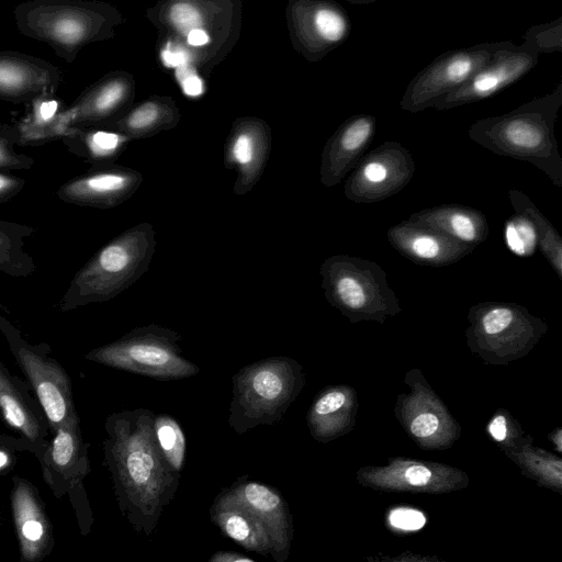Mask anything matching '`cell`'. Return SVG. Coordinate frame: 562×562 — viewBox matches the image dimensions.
Segmentation results:
<instances>
[{"mask_svg":"<svg viewBox=\"0 0 562 562\" xmlns=\"http://www.w3.org/2000/svg\"><path fill=\"white\" fill-rule=\"evenodd\" d=\"M505 243L517 256L530 257L538 248L537 235L530 220L520 213H514L505 222Z\"/></svg>","mask_w":562,"mask_h":562,"instance_id":"8d00e7d4","label":"cell"},{"mask_svg":"<svg viewBox=\"0 0 562 562\" xmlns=\"http://www.w3.org/2000/svg\"><path fill=\"white\" fill-rule=\"evenodd\" d=\"M508 198L515 213L524 214L532 223L538 248L558 279L562 280V238L558 231L525 193L512 189L508 191Z\"/></svg>","mask_w":562,"mask_h":562,"instance_id":"f546056e","label":"cell"},{"mask_svg":"<svg viewBox=\"0 0 562 562\" xmlns=\"http://www.w3.org/2000/svg\"><path fill=\"white\" fill-rule=\"evenodd\" d=\"M217 499L238 505L265 526L274 547V559L286 557L291 525L286 505L278 491L259 482L237 483Z\"/></svg>","mask_w":562,"mask_h":562,"instance_id":"d6986e66","label":"cell"},{"mask_svg":"<svg viewBox=\"0 0 562 562\" xmlns=\"http://www.w3.org/2000/svg\"><path fill=\"white\" fill-rule=\"evenodd\" d=\"M153 429L160 454L175 472H179L184 462L187 447L181 425L173 416L160 413L154 416Z\"/></svg>","mask_w":562,"mask_h":562,"instance_id":"d6a6232c","label":"cell"},{"mask_svg":"<svg viewBox=\"0 0 562 562\" xmlns=\"http://www.w3.org/2000/svg\"><path fill=\"white\" fill-rule=\"evenodd\" d=\"M548 439L554 445L558 452H562V428L555 427L549 435Z\"/></svg>","mask_w":562,"mask_h":562,"instance_id":"bcb514c9","label":"cell"},{"mask_svg":"<svg viewBox=\"0 0 562 562\" xmlns=\"http://www.w3.org/2000/svg\"><path fill=\"white\" fill-rule=\"evenodd\" d=\"M207 562H255L237 552L220 551L211 557Z\"/></svg>","mask_w":562,"mask_h":562,"instance_id":"f6af8a7d","label":"cell"},{"mask_svg":"<svg viewBox=\"0 0 562 562\" xmlns=\"http://www.w3.org/2000/svg\"><path fill=\"white\" fill-rule=\"evenodd\" d=\"M486 432L504 453L516 450L527 438L519 422L504 408H497L486 424Z\"/></svg>","mask_w":562,"mask_h":562,"instance_id":"e575fe53","label":"cell"},{"mask_svg":"<svg viewBox=\"0 0 562 562\" xmlns=\"http://www.w3.org/2000/svg\"><path fill=\"white\" fill-rule=\"evenodd\" d=\"M59 102L52 94L33 100L32 112L21 126V137L35 142L50 137L52 127L59 114Z\"/></svg>","mask_w":562,"mask_h":562,"instance_id":"836d02e7","label":"cell"},{"mask_svg":"<svg viewBox=\"0 0 562 562\" xmlns=\"http://www.w3.org/2000/svg\"><path fill=\"white\" fill-rule=\"evenodd\" d=\"M40 460L45 474L50 477L82 476L88 470V456L80 422L59 427L53 434Z\"/></svg>","mask_w":562,"mask_h":562,"instance_id":"d4e9b609","label":"cell"},{"mask_svg":"<svg viewBox=\"0 0 562 562\" xmlns=\"http://www.w3.org/2000/svg\"><path fill=\"white\" fill-rule=\"evenodd\" d=\"M359 484L376 491L443 494L462 490L468 474L459 468L404 457L389 458L386 465H366L356 473Z\"/></svg>","mask_w":562,"mask_h":562,"instance_id":"7c38bea8","label":"cell"},{"mask_svg":"<svg viewBox=\"0 0 562 562\" xmlns=\"http://www.w3.org/2000/svg\"><path fill=\"white\" fill-rule=\"evenodd\" d=\"M415 169L407 148L396 140H385L361 157L345 182L344 193L355 203L381 202L404 189Z\"/></svg>","mask_w":562,"mask_h":562,"instance_id":"4fadbf2b","label":"cell"},{"mask_svg":"<svg viewBox=\"0 0 562 562\" xmlns=\"http://www.w3.org/2000/svg\"><path fill=\"white\" fill-rule=\"evenodd\" d=\"M538 60L539 56L522 44L505 41L485 66L460 88L438 101L434 108L445 111L488 99L521 79Z\"/></svg>","mask_w":562,"mask_h":562,"instance_id":"5bb4252c","label":"cell"},{"mask_svg":"<svg viewBox=\"0 0 562 562\" xmlns=\"http://www.w3.org/2000/svg\"><path fill=\"white\" fill-rule=\"evenodd\" d=\"M521 44L538 56L542 53H561L562 16L548 23L532 25L525 33Z\"/></svg>","mask_w":562,"mask_h":562,"instance_id":"74e56055","label":"cell"},{"mask_svg":"<svg viewBox=\"0 0 562 562\" xmlns=\"http://www.w3.org/2000/svg\"><path fill=\"white\" fill-rule=\"evenodd\" d=\"M181 335L151 323L86 353L88 361L158 381L195 376L200 368L188 360L178 341Z\"/></svg>","mask_w":562,"mask_h":562,"instance_id":"ba28073f","label":"cell"},{"mask_svg":"<svg viewBox=\"0 0 562 562\" xmlns=\"http://www.w3.org/2000/svg\"><path fill=\"white\" fill-rule=\"evenodd\" d=\"M133 79L124 72L111 74L91 86L72 105L60 111L50 137L72 136L78 126L101 123L117 114L132 99Z\"/></svg>","mask_w":562,"mask_h":562,"instance_id":"2e32d148","label":"cell"},{"mask_svg":"<svg viewBox=\"0 0 562 562\" xmlns=\"http://www.w3.org/2000/svg\"><path fill=\"white\" fill-rule=\"evenodd\" d=\"M321 286L330 306L352 324L376 322L402 312L385 271L374 261L349 255H334L319 267Z\"/></svg>","mask_w":562,"mask_h":562,"instance_id":"8992f818","label":"cell"},{"mask_svg":"<svg viewBox=\"0 0 562 562\" xmlns=\"http://www.w3.org/2000/svg\"><path fill=\"white\" fill-rule=\"evenodd\" d=\"M2 310H4V311H5V308L3 307V305L0 303V311H2Z\"/></svg>","mask_w":562,"mask_h":562,"instance_id":"7dc6e473","label":"cell"},{"mask_svg":"<svg viewBox=\"0 0 562 562\" xmlns=\"http://www.w3.org/2000/svg\"><path fill=\"white\" fill-rule=\"evenodd\" d=\"M74 135L80 136V142L88 158L94 160H105L114 157L130 140L124 134L108 130H89L86 132L78 130Z\"/></svg>","mask_w":562,"mask_h":562,"instance_id":"d590c367","label":"cell"},{"mask_svg":"<svg viewBox=\"0 0 562 562\" xmlns=\"http://www.w3.org/2000/svg\"><path fill=\"white\" fill-rule=\"evenodd\" d=\"M15 16L22 33L47 43L68 61L85 45L108 37L120 18L103 3L74 0L23 3Z\"/></svg>","mask_w":562,"mask_h":562,"instance_id":"5b68a950","label":"cell"},{"mask_svg":"<svg viewBox=\"0 0 562 562\" xmlns=\"http://www.w3.org/2000/svg\"><path fill=\"white\" fill-rule=\"evenodd\" d=\"M368 562H445L434 555H423L417 553H402L396 557H385L381 559L370 560Z\"/></svg>","mask_w":562,"mask_h":562,"instance_id":"ee69618b","label":"cell"},{"mask_svg":"<svg viewBox=\"0 0 562 562\" xmlns=\"http://www.w3.org/2000/svg\"><path fill=\"white\" fill-rule=\"evenodd\" d=\"M359 401L348 384L323 387L313 398L306 423L312 437L323 443L348 435L356 426Z\"/></svg>","mask_w":562,"mask_h":562,"instance_id":"44dd1931","label":"cell"},{"mask_svg":"<svg viewBox=\"0 0 562 562\" xmlns=\"http://www.w3.org/2000/svg\"><path fill=\"white\" fill-rule=\"evenodd\" d=\"M376 119L356 114L344 121L324 146L321 180L333 187L357 166L375 134Z\"/></svg>","mask_w":562,"mask_h":562,"instance_id":"ffe728a7","label":"cell"},{"mask_svg":"<svg viewBox=\"0 0 562 562\" xmlns=\"http://www.w3.org/2000/svg\"><path fill=\"white\" fill-rule=\"evenodd\" d=\"M268 143L263 123L250 119L236 124L228 145V158L239 169L237 186L240 188L248 189L260 175Z\"/></svg>","mask_w":562,"mask_h":562,"instance_id":"484cf974","label":"cell"},{"mask_svg":"<svg viewBox=\"0 0 562 562\" xmlns=\"http://www.w3.org/2000/svg\"><path fill=\"white\" fill-rule=\"evenodd\" d=\"M13 140L0 133V169L1 168H29L33 160L20 155L12 147Z\"/></svg>","mask_w":562,"mask_h":562,"instance_id":"ab89813d","label":"cell"},{"mask_svg":"<svg viewBox=\"0 0 562 562\" xmlns=\"http://www.w3.org/2000/svg\"><path fill=\"white\" fill-rule=\"evenodd\" d=\"M177 78L179 80L182 91L188 97H199L204 91V86L198 70L192 66H184L176 69Z\"/></svg>","mask_w":562,"mask_h":562,"instance_id":"60d3db41","label":"cell"},{"mask_svg":"<svg viewBox=\"0 0 562 562\" xmlns=\"http://www.w3.org/2000/svg\"><path fill=\"white\" fill-rule=\"evenodd\" d=\"M22 186L23 181L21 179L0 172V203L18 193Z\"/></svg>","mask_w":562,"mask_h":562,"instance_id":"7bdbcfd3","label":"cell"},{"mask_svg":"<svg viewBox=\"0 0 562 562\" xmlns=\"http://www.w3.org/2000/svg\"><path fill=\"white\" fill-rule=\"evenodd\" d=\"M389 524L391 527L403 531H413L420 529L426 518L424 514L414 508H394L389 513Z\"/></svg>","mask_w":562,"mask_h":562,"instance_id":"f35d334b","label":"cell"},{"mask_svg":"<svg viewBox=\"0 0 562 562\" xmlns=\"http://www.w3.org/2000/svg\"><path fill=\"white\" fill-rule=\"evenodd\" d=\"M26 228L0 222V272L11 277H27L35 271V263L22 248Z\"/></svg>","mask_w":562,"mask_h":562,"instance_id":"1f68e13d","label":"cell"},{"mask_svg":"<svg viewBox=\"0 0 562 562\" xmlns=\"http://www.w3.org/2000/svg\"><path fill=\"white\" fill-rule=\"evenodd\" d=\"M179 113L169 98H150L109 126L130 139L169 128L178 121Z\"/></svg>","mask_w":562,"mask_h":562,"instance_id":"83f0119b","label":"cell"},{"mask_svg":"<svg viewBox=\"0 0 562 562\" xmlns=\"http://www.w3.org/2000/svg\"><path fill=\"white\" fill-rule=\"evenodd\" d=\"M16 486L19 487L14 497L16 529L24 554L33 557L45 543L46 524L37 503L30 491L24 488L25 483H19Z\"/></svg>","mask_w":562,"mask_h":562,"instance_id":"4dcf8cb0","label":"cell"},{"mask_svg":"<svg viewBox=\"0 0 562 562\" xmlns=\"http://www.w3.org/2000/svg\"><path fill=\"white\" fill-rule=\"evenodd\" d=\"M0 417L14 431L24 450L40 459L48 443L45 415L30 386L0 361Z\"/></svg>","mask_w":562,"mask_h":562,"instance_id":"e0dca14e","label":"cell"},{"mask_svg":"<svg viewBox=\"0 0 562 562\" xmlns=\"http://www.w3.org/2000/svg\"><path fill=\"white\" fill-rule=\"evenodd\" d=\"M60 81L46 61L19 53H0V98L22 101L53 94Z\"/></svg>","mask_w":562,"mask_h":562,"instance_id":"7402d4cb","label":"cell"},{"mask_svg":"<svg viewBox=\"0 0 562 562\" xmlns=\"http://www.w3.org/2000/svg\"><path fill=\"white\" fill-rule=\"evenodd\" d=\"M232 383L228 424L241 435L279 423L302 392L306 378L295 359L272 356L240 368Z\"/></svg>","mask_w":562,"mask_h":562,"instance_id":"277c9868","label":"cell"},{"mask_svg":"<svg viewBox=\"0 0 562 562\" xmlns=\"http://www.w3.org/2000/svg\"><path fill=\"white\" fill-rule=\"evenodd\" d=\"M505 42H485L447 50L418 71L407 85L401 109L418 113L465 83L485 66Z\"/></svg>","mask_w":562,"mask_h":562,"instance_id":"8fae6325","label":"cell"},{"mask_svg":"<svg viewBox=\"0 0 562 562\" xmlns=\"http://www.w3.org/2000/svg\"><path fill=\"white\" fill-rule=\"evenodd\" d=\"M291 20L295 45L310 61L340 46L351 31L347 12L333 1H299L291 9Z\"/></svg>","mask_w":562,"mask_h":562,"instance_id":"9a60e30c","label":"cell"},{"mask_svg":"<svg viewBox=\"0 0 562 562\" xmlns=\"http://www.w3.org/2000/svg\"><path fill=\"white\" fill-rule=\"evenodd\" d=\"M521 471L541 486L562 492V459L548 450L533 446V437L514 451L505 453Z\"/></svg>","mask_w":562,"mask_h":562,"instance_id":"f1b7e54d","label":"cell"},{"mask_svg":"<svg viewBox=\"0 0 562 562\" xmlns=\"http://www.w3.org/2000/svg\"><path fill=\"white\" fill-rule=\"evenodd\" d=\"M18 450H24V448L16 437L0 435V473L13 465Z\"/></svg>","mask_w":562,"mask_h":562,"instance_id":"b9f144b4","label":"cell"},{"mask_svg":"<svg viewBox=\"0 0 562 562\" xmlns=\"http://www.w3.org/2000/svg\"><path fill=\"white\" fill-rule=\"evenodd\" d=\"M407 393L396 396L394 416L406 435L423 450H447L461 436V425L418 368L409 369Z\"/></svg>","mask_w":562,"mask_h":562,"instance_id":"30bf717a","label":"cell"},{"mask_svg":"<svg viewBox=\"0 0 562 562\" xmlns=\"http://www.w3.org/2000/svg\"><path fill=\"white\" fill-rule=\"evenodd\" d=\"M211 515L222 532L245 549L274 554L272 540L265 526L243 507L217 499Z\"/></svg>","mask_w":562,"mask_h":562,"instance_id":"4316f807","label":"cell"},{"mask_svg":"<svg viewBox=\"0 0 562 562\" xmlns=\"http://www.w3.org/2000/svg\"><path fill=\"white\" fill-rule=\"evenodd\" d=\"M467 319L468 348L493 366H508L526 357L548 330L542 318L512 302H480L470 307Z\"/></svg>","mask_w":562,"mask_h":562,"instance_id":"52a82bcc","label":"cell"},{"mask_svg":"<svg viewBox=\"0 0 562 562\" xmlns=\"http://www.w3.org/2000/svg\"><path fill=\"white\" fill-rule=\"evenodd\" d=\"M0 333L38 402L50 434L64 425L80 422L74 402L70 376L65 368L49 356L50 348L45 344L32 345L25 340L1 311Z\"/></svg>","mask_w":562,"mask_h":562,"instance_id":"9c48e42d","label":"cell"},{"mask_svg":"<svg viewBox=\"0 0 562 562\" xmlns=\"http://www.w3.org/2000/svg\"><path fill=\"white\" fill-rule=\"evenodd\" d=\"M139 181V175L128 169H102L69 180L58 196L68 203L109 207L127 199Z\"/></svg>","mask_w":562,"mask_h":562,"instance_id":"603a6c76","label":"cell"},{"mask_svg":"<svg viewBox=\"0 0 562 562\" xmlns=\"http://www.w3.org/2000/svg\"><path fill=\"white\" fill-rule=\"evenodd\" d=\"M154 412L124 409L110 414L104 424L106 462L128 499L153 515L173 483V470L160 454L154 437Z\"/></svg>","mask_w":562,"mask_h":562,"instance_id":"7a4b0ae2","label":"cell"},{"mask_svg":"<svg viewBox=\"0 0 562 562\" xmlns=\"http://www.w3.org/2000/svg\"><path fill=\"white\" fill-rule=\"evenodd\" d=\"M390 245L409 261L427 267H445L460 261L475 247L409 218L386 232Z\"/></svg>","mask_w":562,"mask_h":562,"instance_id":"ac0fdd59","label":"cell"},{"mask_svg":"<svg viewBox=\"0 0 562 562\" xmlns=\"http://www.w3.org/2000/svg\"><path fill=\"white\" fill-rule=\"evenodd\" d=\"M561 105L562 81L550 93L507 113L475 121L468 135L496 155L532 164L562 188V158L554 130Z\"/></svg>","mask_w":562,"mask_h":562,"instance_id":"6da1fadb","label":"cell"},{"mask_svg":"<svg viewBox=\"0 0 562 562\" xmlns=\"http://www.w3.org/2000/svg\"><path fill=\"white\" fill-rule=\"evenodd\" d=\"M155 248L156 234L150 224L125 231L78 270L59 301V310L69 312L117 296L148 270Z\"/></svg>","mask_w":562,"mask_h":562,"instance_id":"3957f363","label":"cell"},{"mask_svg":"<svg viewBox=\"0 0 562 562\" xmlns=\"http://www.w3.org/2000/svg\"><path fill=\"white\" fill-rule=\"evenodd\" d=\"M408 218L474 247L485 241L490 234V226L484 213L458 203H446L424 209L412 213Z\"/></svg>","mask_w":562,"mask_h":562,"instance_id":"cb8c5ba5","label":"cell"}]
</instances>
